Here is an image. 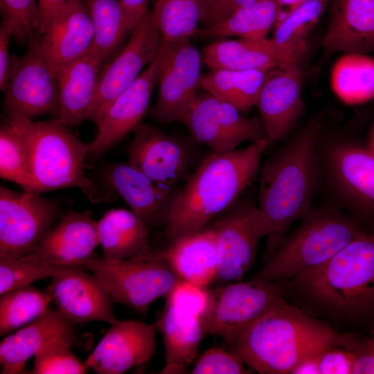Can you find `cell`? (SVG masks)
I'll return each mask as SVG.
<instances>
[{"label":"cell","instance_id":"cell-4","mask_svg":"<svg viewBox=\"0 0 374 374\" xmlns=\"http://www.w3.org/2000/svg\"><path fill=\"white\" fill-rule=\"evenodd\" d=\"M292 278L305 299L331 317L355 319L374 311V229Z\"/></svg>","mask_w":374,"mask_h":374},{"label":"cell","instance_id":"cell-30","mask_svg":"<svg viewBox=\"0 0 374 374\" xmlns=\"http://www.w3.org/2000/svg\"><path fill=\"white\" fill-rule=\"evenodd\" d=\"M93 29L91 52L104 66L124 45L132 28L121 0H84Z\"/></svg>","mask_w":374,"mask_h":374},{"label":"cell","instance_id":"cell-47","mask_svg":"<svg viewBox=\"0 0 374 374\" xmlns=\"http://www.w3.org/2000/svg\"><path fill=\"white\" fill-rule=\"evenodd\" d=\"M12 37L11 31L4 20L0 25V89L3 91L10 68L9 43Z\"/></svg>","mask_w":374,"mask_h":374},{"label":"cell","instance_id":"cell-43","mask_svg":"<svg viewBox=\"0 0 374 374\" xmlns=\"http://www.w3.org/2000/svg\"><path fill=\"white\" fill-rule=\"evenodd\" d=\"M235 353L221 348L206 350L195 362L192 374H247L252 370Z\"/></svg>","mask_w":374,"mask_h":374},{"label":"cell","instance_id":"cell-17","mask_svg":"<svg viewBox=\"0 0 374 374\" xmlns=\"http://www.w3.org/2000/svg\"><path fill=\"white\" fill-rule=\"evenodd\" d=\"M86 269L71 268L52 277L46 289L57 309L73 323L119 321L114 312L112 299L94 274Z\"/></svg>","mask_w":374,"mask_h":374},{"label":"cell","instance_id":"cell-31","mask_svg":"<svg viewBox=\"0 0 374 374\" xmlns=\"http://www.w3.org/2000/svg\"><path fill=\"white\" fill-rule=\"evenodd\" d=\"M269 71L211 70L202 75L199 88L241 112L256 105Z\"/></svg>","mask_w":374,"mask_h":374},{"label":"cell","instance_id":"cell-52","mask_svg":"<svg viewBox=\"0 0 374 374\" xmlns=\"http://www.w3.org/2000/svg\"><path fill=\"white\" fill-rule=\"evenodd\" d=\"M373 147H374V136H373ZM373 152H374V150Z\"/></svg>","mask_w":374,"mask_h":374},{"label":"cell","instance_id":"cell-2","mask_svg":"<svg viewBox=\"0 0 374 374\" xmlns=\"http://www.w3.org/2000/svg\"><path fill=\"white\" fill-rule=\"evenodd\" d=\"M358 344L283 298L245 330L232 350L258 373L290 374L301 359L327 347L355 350Z\"/></svg>","mask_w":374,"mask_h":374},{"label":"cell","instance_id":"cell-38","mask_svg":"<svg viewBox=\"0 0 374 374\" xmlns=\"http://www.w3.org/2000/svg\"><path fill=\"white\" fill-rule=\"evenodd\" d=\"M71 268L86 267H66L50 264L39 260L30 253L13 260H0V294L17 287L49 277Z\"/></svg>","mask_w":374,"mask_h":374},{"label":"cell","instance_id":"cell-27","mask_svg":"<svg viewBox=\"0 0 374 374\" xmlns=\"http://www.w3.org/2000/svg\"><path fill=\"white\" fill-rule=\"evenodd\" d=\"M103 64L91 53L60 67L55 73L59 98L58 119L68 127L86 120L96 92Z\"/></svg>","mask_w":374,"mask_h":374},{"label":"cell","instance_id":"cell-49","mask_svg":"<svg viewBox=\"0 0 374 374\" xmlns=\"http://www.w3.org/2000/svg\"><path fill=\"white\" fill-rule=\"evenodd\" d=\"M69 0H38L40 25L39 33L42 35L55 12Z\"/></svg>","mask_w":374,"mask_h":374},{"label":"cell","instance_id":"cell-1","mask_svg":"<svg viewBox=\"0 0 374 374\" xmlns=\"http://www.w3.org/2000/svg\"><path fill=\"white\" fill-rule=\"evenodd\" d=\"M271 141L204 158L179 190L164 225L170 242L204 229L231 207L255 177Z\"/></svg>","mask_w":374,"mask_h":374},{"label":"cell","instance_id":"cell-3","mask_svg":"<svg viewBox=\"0 0 374 374\" xmlns=\"http://www.w3.org/2000/svg\"><path fill=\"white\" fill-rule=\"evenodd\" d=\"M318 133L317 125L308 126L267 159L261 169L258 207L270 229L267 260L292 224L310 210L318 171Z\"/></svg>","mask_w":374,"mask_h":374},{"label":"cell","instance_id":"cell-44","mask_svg":"<svg viewBox=\"0 0 374 374\" xmlns=\"http://www.w3.org/2000/svg\"><path fill=\"white\" fill-rule=\"evenodd\" d=\"M320 374H350L355 360V350L329 346L318 353Z\"/></svg>","mask_w":374,"mask_h":374},{"label":"cell","instance_id":"cell-39","mask_svg":"<svg viewBox=\"0 0 374 374\" xmlns=\"http://www.w3.org/2000/svg\"><path fill=\"white\" fill-rule=\"evenodd\" d=\"M326 0H305L276 24L272 39L280 44L305 42L323 12Z\"/></svg>","mask_w":374,"mask_h":374},{"label":"cell","instance_id":"cell-40","mask_svg":"<svg viewBox=\"0 0 374 374\" xmlns=\"http://www.w3.org/2000/svg\"><path fill=\"white\" fill-rule=\"evenodd\" d=\"M74 345L63 340H53L35 355L33 374H84L89 367L71 352Z\"/></svg>","mask_w":374,"mask_h":374},{"label":"cell","instance_id":"cell-26","mask_svg":"<svg viewBox=\"0 0 374 374\" xmlns=\"http://www.w3.org/2000/svg\"><path fill=\"white\" fill-rule=\"evenodd\" d=\"M326 53H374V0H335L323 40Z\"/></svg>","mask_w":374,"mask_h":374},{"label":"cell","instance_id":"cell-7","mask_svg":"<svg viewBox=\"0 0 374 374\" xmlns=\"http://www.w3.org/2000/svg\"><path fill=\"white\" fill-rule=\"evenodd\" d=\"M251 279L208 290L201 320L205 333L232 345L254 321L283 298L282 283Z\"/></svg>","mask_w":374,"mask_h":374},{"label":"cell","instance_id":"cell-21","mask_svg":"<svg viewBox=\"0 0 374 374\" xmlns=\"http://www.w3.org/2000/svg\"><path fill=\"white\" fill-rule=\"evenodd\" d=\"M92 22L84 0H69L54 15L40 45L55 75L62 66L91 52Z\"/></svg>","mask_w":374,"mask_h":374},{"label":"cell","instance_id":"cell-50","mask_svg":"<svg viewBox=\"0 0 374 374\" xmlns=\"http://www.w3.org/2000/svg\"><path fill=\"white\" fill-rule=\"evenodd\" d=\"M317 354L318 353L301 359L291 370L290 374H320Z\"/></svg>","mask_w":374,"mask_h":374},{"label":"cell","instance_id":"cell-46","mask_svg":"<svg viewBox=\"0 0 374 374\" xmlns=\"http://www.w3.org/2000/svg\"><path fill=\"white\" fill-rule=\"evenodd\" d=\"M355 360L353 374H374V335L359 342L355 350Z\"/></svg>","mask_w":374,"mask_h":374},{"label":"cell","instance_id":"cell-8","mask_svg":"<svg viewBox=\"0 0 374 374\" xmlns=\"http://www.w3.org/2000/svg\"><path fill=\"white\" fill-rule=\"evenodd\" d=\"M85 267L99 278L113 301L141 313L158 298L166 296L180 280L166 262L150 253L122 260L93 258Z\"/></svg>","mask_w":374,"mask_h":374},{"label":"cell","instance_id":"cell-45","mask_svg":"<svg viewBox=\"0 0 374 374\" xmlns=\"http://www.w3.org/2000/svg\"><path fill=\"white\" fill-rule=\"evenodd\" d=\"M254 1L256 0H201L202 28L215 26L237 10Z\"/></svg>","mask_w":374,"mask_h":374},{"label":"cell","instance_id":"cell-28","mask_svg":"<svg viewBox=\"0 0 374 374\" xmlns=\"http://www.w3.org/2000/svg\"><path fill=\"white\" fill-rule=\"evenodd\" d=\"M157 327L165 349V366L161 373H184L196 359L205 333L201 316L166 302Z\"/></svg>","mask_w":374,"mask_h":374},{"label":"cell","instance_id":"cell-19","mask_svg":"<svg viewBox=\"0 0 374 374\" xmlns=\"http://www.w3.org/2000/svg\"><path fill=\"white\" fill-rule=\"evenodd\" d=\"M301 83L299 63L269 71L256 106L270 141L285 136L303 115Z\"/></svg>","mask_w":374,"mask_h":374},{"label":"cell","instance_id":"cell-24","mask_svg":"<svg viewBox=\"0 0 374 374\" xmlns=\"http://www.w3.org/2000/svg\"><path fill=\"white\" fill-rule=\"evenodd\" d=\"M328 159L338 194L357 211L374 216V152L341 145L332 150Z\"/></svg>","mask_w":374,"mask_h":374},{"label":"cell","instance_id":"cell-42","mask_svg":"<svg viewBox=\"0 0 374 374\" xmlns=\"http://www.w3.org/2000/svg\"><path fill=\"white\" fill-rule=\"evenodd\" d=\"M218 112L223 130L235 148L244 141L255 143L269 139L258 117L247 118L233 105L220 100Z\"/></svg>","mask_w":374,"mask_h":374},{"label":"cell","instance_id":"cell-48","mask_svg":"<svg viewBox=\"0 0 374 374\" xmlns=\"http://www.w3.org/2000/svg\"><path fill=\"white\" fill-rule=\"evenodd\" d=\"M130 27L134 29L140 19L148 12L149 0H121Z\"/></svg>","mask_w":374,"mask_h":374},{"label":"cell","instance_id":"cell-13","mask_svg":"<svg viewBox=\"0 0 374 374\" xmlns=\"http://www.w3.org/2000/svg\"><path fill=\"white\" fill-rule=\"evenodd\" d=\"M206 227L217 236L220 262L215 280L221 283L243 277L255 260L260 240L270 233L258 207L250 204L232 205Z\"/></svg>","mask_w":374,"mask_h":374},{"label":"cell","instance_id":"cell-51","mask_svg":"<svg viewBox=\"0 0 374 374\" xmlns=\"http://www.w3.org/2000/svg\"><path fill=\"white\" fill-rule=\"evenodd\" d=\"M279 9L277 22L305 0H276ZM276 22V23H277Z\"/></svg>","mask_w":374,"mask_h":374},{"label":"cell","instance_id":"cell-29","mask_svg":"<svg viewBox=\"0 0 374 374\" xmlns=\"http://www.w3.org/2000/svg\"><path fill=\"white\" fill-rule=\"evenodd\" d=\"M97 227L104 258L122 260L149 253V228L134 212L112 209L97 222Z\"/></svg>","mask_w":374,"mask_h":374},{"label":"cell","instance_id":"cell-41","mask_svg":"<svg viewBox=\"0 0 374 374\" xmlns=\"http://www.w3.org/2000/svg\"><path fill=\"white\" fill-rule=\"evenodd\" d=\"M0 8L2 19L17 43H28L39 33V8L36 0H0Z\"/></svg>","mask_w":374,"mask_h":374},{"label":"cell","instance_id":"cell-5","mask_svg":"<svg viewBox=\"0 0 374 374\" xmlns=\"http://www.w3.org/2000/svg\"><path fill=\"white\" fill-rule=\"evenodd\" d=\"M25 146L34 193L78 188L92 203L109 202L116 197L86 175L87 144L58 118L35 121L7 119Z\"/></svg>","mask_w":374,"mask_h":374},{"label":"cell","instance_id":"cell-20","mask_svg":"<svg viewBox=\"0 0 374 374\" xmlns=\"http://www.w3.org/2000/svg\"><path fill=\"white\" fill-rule=\"evenodd\" d=\"M98 245L97 222L91 212L69 211L46 233L31 253L50 264L86 267Z\"/></svg>","mask_w":374,"mask_h":374},{"label":"cell","instance_id":"cell-18","mask_svg":"<svg viewBox=\"0 0 374 374\" xmlns=\"http://www.w3.org/2000/svg\"><path fill=\"white\" fill-rule=\"evenodd\" d=\"M155 353L154 326L119 321L111 324L85 363L100 374H121L149 362Z\"/></svg>","mask_w":374,"mask_h":374},{"label":"cell","instance_id":"cell-32","mask_svg":"<svg viewBox=\"0 0 374 374\" xmlns=\"http://www.w3.org/2000/svg\"><path fill=\"white\" fill-rule=\"evenodd\" d=\"M278 12L276 0H256L215 26L198 28L195 35L202 37H266L271 27L276 24Z\"/></svg>","mask_w":374,"mask_h":374},{"label":"cell","instance_id":"cell-6","mask_svg":"<svg viewBox=\"0 0 374 374\" xmlns=\"http://www.w3.org/2000/svg\"><path fill=\"white\" fill-rule=\"evenodd\" d=\"M363 231L353 217L335 208L310 210L251 279L278 282L294 278L329 260Z\"/></svg>","mask_w":374,"mask_h":374},{"label":"cell","instance_id":"cell-33","mask_svg":"<svg viewBox=\"0 0 374 374\" xmlns=\"http://www.w3.org/2000/svg\"><path fill=\"white\" fill-rule=\"evenodd\" d=\"M332 87L348 104H359L374 97V59L368 54L347 53L335 64Z\"/></svg>","mask_w":374,"mask_h":374},{"label":"cell","instance_id":"cell-36","mask_svg":"<svg viewBox=\"0 0 374 374\" xmlns=\"http://www.w3.org/2000/svg\"><path fill=\"white\" fill-rule=\"evenodd\" d=\"M162 39H190L200 24L201 0H155L151 10Z\"/></svg>","mask_w":374,"mask_h":374},{"label":"cell","instance_id":"cell-14","mask_svg":"<svg viewBox=\"0 0 374 374\" xmlns=\"http://www.w3.org/2000/svg\"><path fill=\"white\" fill-rule=\"evenodd\" d=\"M159 71L157 55L95 123L97 134L94 139L87 143V167L91 166L141 123L157 86Z\"/></svg>","mask_w":374,"mask_h":374},{"label":"cell","instance_id":"cell-34","mask_svg":"<svg viewBox=\"0 0 374 374\" xmlns=\"http://www.w3.org/2000/svg\"><path fill=\"white\" fill-rule=\"evenodd\" d=\"M218 105L219 100L211 93H198L179 121L196 141L209 147L214 152L232 151L235 146L223 130Z\"/></svg>","mask_w":374,"mask_h":374},{"label":"cell","instance_id":"cell-23","mask_svg":"<svg viewBox=\"0 0 374 374\" xmlns=\"http://www.w3.org/2000/svg\"><path fill=\"white\" fill-rule=\"evenodd\" d=\"M74 324L57 309L48 308L38 318L1 341V373H24L29 359L53 340L66 341L75 345L78 337Z\"/></svg>","mask_w":374,"mask_h":374},{"label":"cell","instance_id":"cell-25","mask_svg":"<svg viewBox=\"0 0 374 374\" xmlns=\"http://www.w3.org/2000/svg\"><path fill=\"white\" fill-rule=\"evenodd\" d=\"M150 255L166 262L179 279L199 287L206 288L217 278L218 243L210 228L170 242L165 250Z\"/></svg>","mask_w":374,"mask_h":374},{"label":"cell","instance_id":"cell-11","mask_svg":"<svg viewBox=\"0 0 374 374\" xmlns=\"http://www.w3.org/2000/svg\"><path fill=\"white\" fill-rule=\"evenodd\" d=\"M59 204L39 193L0 188V260L31 253L59 213Z\"/></svg>","mask_w":374,"mask_h":374},{"label":"cell","instance_id":"cell-35","mask_svg":"<svg viewBox=\"0 0 374 374\" xmlns=\"http://www.w3.org/2000/svg\"><path fill=\"white\" fill-rule=\"evenodd\" d=\"M0 335L32 322L48 308L51 297L46 290L23 286L0 294Z\"/></svg>","mask_w":374,"mask_h":374},{"label":"cell","instance_id":"cell-15","mask_svg":"<svg viewBox=\"0 0 374 374\" xmlns=\"http://www.w3.org/2000/svg\"><path fill=\"white\" fill-rule=\"evenodd\" d=\"M127 163L154 181L176 188L186 180L190 154L179 138L149 124L141 123L133 130Z\"/></svg>","mask_w":374,"mask_h":374},{"label":"cell","instance_id":"cell-10","mask_svg":"<svg viewBox=\"0 0 374 374\" xmlns=\"http://www.w3.org/2000/svg\"><path fill=\"white\" fill-rule=\"evenodd\" d=\"M161 35L152 11L138 21L118 52L100 69L94 100L86 119L94 123L112 102L142 73L157 57Z\"/></svg>","mask_w":374,"mask_h":374},{"label":"cell","instance_id":"cell-12","mask_svg":"<svg viewBox=\"0 0 374 374\" xmlns=\"http://www.w3.org/2000/svg\"><path fill=\"white\" fill-rule=\"evenodd\" d=\"M158 59V93L151 114L159 123H169L179 121L198 94L202 57L190 39H161Z\"/></svg>","mask_w":374,"mask_h":374},{"label":"cell","instance_id":"cell-16","mask_svg":"<svg viewBox=\"0 0 374 374\" xmlns=\"http://www.w3.org/2000/svg\"><path fill=\"white\" fill-rule=\"evenodd\" d=\"M305 43L280 44L271 39L218 40L202 50V62L211 70H271L285 67L299 60Z\"/></svg>","mask_w":374,"mask_h":374},{"label":"cell","instance_id":"cell-9","mask_svg":"<svg viewBox=\"0 0 374 374\" xmlns=\"http://www.w3.org/2000/svg\"><path fill=\"white\" fill-rule=\"evenodd\" d=\"M41 34L28 42L21 56L12 55L3 90L7 119L30 120L43 116L59 117V98L55 76L40 45Z\"/></svg>","mask_w":374,"mask_h":374},{"label":"cell","instance_id":"cell-22","mask_svg":"<svg viewBox=\"0 0 374 374\" xmlns=\"http://www.w3.org/2000/svg\"><path fill=\"white\" fill-rule=\"evenodd\" d=\"M105 178L148 228L165 225L179 189L154 181L128 163L110 165Z\"/></svg>","mask_w":374,"mask_h":374},{"label":"cell","instance_id":"cell-37","mask_svg":"<svg viewBox=\"0 0 374 374\" xmlns=\"http://www.w3.org/2000/svg\"><path fill=\"white\" fill-rule=\"evenodd\" d=\"M0 176L34 193V185L24 143L7 121L0 127Z\"/></svg>","mask_w":374,"mask_h":374}]
</instances>
